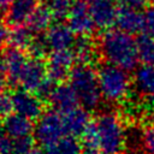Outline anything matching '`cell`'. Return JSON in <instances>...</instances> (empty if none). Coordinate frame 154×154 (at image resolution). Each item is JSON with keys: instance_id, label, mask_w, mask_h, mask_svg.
Listing matches in <instances>:
<instances>
[{"instance_id": "obj_15", "label": "cell", "mask_w": 154, "mask_h": 154, "mask_svg": "<svg viewBox=\"0 0 154 154\" xmlns=\"http://www.w3.org/2000/svg\"><path fill=\"white\" fill-rule=\"evenodd\" d=\"M37 6V0H13L6 10V22L13 26L24 25L29 22Z\"/></svg>"}, {"instance_id": "obj_5", "label": "cell", "mask_w": 154, "mask_h": 154, "mask_svg": "<svg viewBox=\"0 0 154 154\" xmlns=\"http://www.w3.org/2000/svg\"><path fill=\"white\" fill-rule=\"evenodd\" d=\"M67 136L63 113L51 109L37 119L34 128V138L43 147L58 141L59 138Z\"/></svg>"}, {"instance_id": "obj_24", "label": "cell", "mask_w": 154, "mask_h": 154, "mask_svg": "<svg viewBox=\"0 0 154 154\" xmlns=\"http://www.w3.org/2000/svg\"><path fill=\"white\" fill-rule=\"evenodd\" d=\"M140 146L144 154H154V125H146L138 136Z\"/></svg>"}, {"instance_id": "obj_36", "label": "cell", "mask_w": 154, "mask_h": 154, "mask_svg": "<svg viewBox=\"0 0 154 154\" xmlns=\"http://www.w3.org/2000/svg\"><path fill=\"white\" fill-rule=\"evenodd\" d=\"M25 154H43V152L42 150H40V149H36V148H32V149H30L28 153H25Z\"/></svg>"}, {"instance_id": "obj_10", "label": "cell", "mask_w": 154, "mask_h": 154, "mask_svg": "<svg viewBox=\"0 0 154 154\" xmlns=\"http://www.w3.org/2000/svg\"><path fill=\"white\" fill-rule=\"evenodd\" d=\"M47 78L48 75H47L46 64H43L41 59L29 58L20 75L18 85H20V89L36 94L38 89L42 87V84L47 81Z\"/></svg>"}, {"instance_id": "obj_35", "label": "cell", "mask_w": 154, "mask_h": 154, "mask_svg": "<svg viewBox=\"0 0 154 154\" xmlns=\"http://www.w3.org/2000/svg\"><path fill=\"white\" fill-rule=\"evenodd\" d=\"M13 2V0H0V10L1 8H8V6Z\"/></svg>"}, {"instance_id": "obj_12", "label": "cell", "mask_w": 154, "mask_h": 154, "mask_svg": "<svg viewBox=\"0 0 154 154\" xmlns=\"http://www.w3.org/2000/svg\"><path fill=\"white\" fill-rule=\"evenodd\" d=\"M45 36L48 42L49 49H52V52L71 49L76 42L75 34L70 29V26L66 24H63L60 22L53 24L47 30Z\"/></svg>"}, {"instance_id": "obj_19", "label": "cell", "mask_w": 154, "mask_h": 154, "mask_svg": "<svg viewBox=\"0 0 154 154\" xmlns=\"http://www.w3.org/2000/svg\"><path fill=\"white\" fill-rule=\"evenodd\" d=\"M43 148V154H82L83 152L77 137L72 136H64Z\"/></svg>"}, {"instance_id": "obj_28", "label": "cell", "mask_w": 154, "mask_h": 154, "mask_svg": "<svg viewBox=\"0 0 154 154\" xmlns=\"http://www.w3.org/2000/svg\"><path fill=\"white\" fill-rule=\"evenodd\" d=\"M32 144H34L32 136L13 140V154H25L34 148Z\"/></svg>"}, {"instance_id": "obj_37", "label": "cell", "mask_w": 154, "mask_h": 154, "mask_svg": "<svg viewBox=\"0 0 154 154\" xmlns=\"http://www.w3.org/2000/svg\"><path fill=\"white\" fill-rule=\"evenodd\" d=\"M65 1H71V2H72V1H73V0H65Z\"/></svg>"}, {"instance_id": "obj_3", "label": "cell", "mask_w": 154, "mask_h": 154, "mask_svg": "<svg viewBox=\"0 0 154 154\" xmlns=\"http://www.w3.org/2000/svg\"><path fill=\"white\" fill-rule=\"evenodd\" d=\"M69 84L77 95L79 105L88 109L96 108L101 102V91L99 85L97 71L90 65L77 64L69 77Z\"/></svg>"}, {"instance_id": "obj_34", "label": "cell", "mask_w": 154, "mask_h": 154, "mask_svg": "<svg viewBox=\"0 0 154 154\" xmlns=\"http://www.w3.org/2000/svg\"><path fill=\"white\" fill-rule=\"evenodd\" d=\"M82 154H102V153L95 147H83Z\"/></svg>"}, {"instance_id": "obj_23", "label": "cell", "mask_w": 154, "mask_h": 154, "mask_svg": "<svg viewBox=\"0 0 154 154\" xmlns=\"http://www.w3.org/2000/svg\"><path fill=\"white\" fill-rule=\"evenodd\" d=\"M136 41L140 61L143 65H154V37L143 34Z\"/></svg>"}, {"instance_id": "obj_7", "label": "cell", "mask_w": 154, "mask_h": 154, "mask_svg": "<svg viewBox=\"0 0 154 154\" xmlns=\"http://www.w3.org/2000/svg\"><path fill=\"white\" fill-rule=\"evenodd\" d=\"M76 61L75 54L72 49H64V51H54L49 54L46 69L48 77L54 82L59 83L64 81L66 77H70L72 71L73 63Z\"/></svg>"}, {"instance_id": "obj_16", "label": "cell", "mask_w": 154, "mask_h": 154, "mask_svg": "<svg viewBox=\"0 0 154 154\" xmlns=\"http://www.w3.org/2000/svg\"><path fill=\"white\" fill-rule=\"evenodd\" d=\"M34 128L35 125L32 124V120L17 113L5 117L2 122V130L12 140L30 137L31 134H34Z\"/></svg>"}, {"instance_id": "obj_33", "label": "cell", "mask_w": 154, "mask_h": 154, "mask_svg": "<svg viewBox=\"0 0 154 154\" xmlns=\"http://www.w3.org/2000/svg\"><path fill=\"white\" fill-rule=\"evenodd\" d=\"M7 82H8V81H7L5 73L0 70V95L5 93V88H6V85H7Z\"/></svg>"}, {"instance_id": "obj_4", "label": "cell", "mask_w": 154, "mask_h": 154, "mask_svg": "<svg viewBox=\"0 0 154 154\" xmlns=\"http://www.w3.org/2000/svg\"><path fill=\"white\" fill-rule=\"evenodd\" d=\"M97 77L101 96L107 102H120L129 95L131 79L126 70L111 64H103L97 71Z\"/></svg>"}, {"instance_id": "obj_26", "label": "cell", "mask_w": 154, "mask_h": 154, "mask_svg": "<svg viewBox=\"0 0 154 154\" xmlns=\"http://www.w3.org/2000/svg\"><path fill=\"white\" fill-rule=\"evenodd\" d=\"M48 49H49V46L45 35L35 36L32 43L29 47V51L32 58H37V59H41V57H43L48 52Z\"/></svg>"}, {"instance_id": "obj_2", "label": "cell", "mask_w": 154, "mask_h": 154, "mask_svg": "<svg viewBox=\"0 0 154 154\" xmlns=\"http://www.w3.org/2000/svg\"><path fill=\"white\" fill-rule=\"evenodd\" d=\"M99 51L107 64L118 66L126 71L137 66V41L119 29L107 30L99 41Z\"/></svg>"}, {"instance_id": "obj_1", "label": "cell", "mask_w": 154, "mask_h": 154, "mask_svg": "<svg viewBox=\"0 0 154 154\" xmlns=\"http://www.w3.org/2000/svg\"><path fill=\"white\" fill-rule=\"evenodd\" d=\"M84 147H95L102 154H122L126 131L122 119L113 112L100 114L83 136Z\"/></svg>"}, {"instance_id": "obj_9", "label": "cell", "mask_w": 154, "mask_h": 154, "mask_svg": "<svg viewBox=\"0 0 154 154\" xmlns=\"http://www.w3.org/2000/svg\"><path fill=\"white\" fill-rule=\"evenodd\" d=\"M28 60L29 58L24 54L23 51L14 47L7 48L0 55V70L5 73L10 83L18 85L20 75Z\"/></svg>"}, {"instance_id": "obj_41", "label": "cell", "mask_w": 154, "mask_h": 154, "mask_svg": "<svg viewBox=\"0 0 154 154\" xmlns=\"http://www.w3.org/2000/svg\"><path fill=\"white\" fill-rule=\"evenodd\" d=\"M0 118H1V117H0Z\"/></svg>"}, {"instance_id": "obj_22", "label": "cell", "mask_w": 154, "mask_h": 154, "mask_svg": "<svg viewBox=\"0 0 154 154\" xmlns=\"http://www.w3.org/2000/svg\"><path fill=\"white\" fill-rule=\"evenodd\" d=\"M35 38V32L25 25L14 26L10 34V43L17 49H29L30 45Z\"/></svg>"}, {"instance_id": "obj_21", "label": "cell", "mask_w": 154, "mask_h": 154, "mask_svg": "<svg viewBox=\"0 0 154 154\" xmlns=\"http://www.w3.org/2000/svg\"><path fill=\"white\" fill-rule=\"evenodd\" d=\"M72 52L75 54V59L78 64L82 65H90V63L94 59L95 55V46L91 42V40L88 38V36L79 37L76 40Z\"/></svg>"}, {"instance_id": "obj_11", "label": "cell", "mask_w": 154, "mask_h": 154, "mask_svg": "<svg viewBox=\"0 0 154 154\" xmlns=\"http://www.w3.org/2000/svg\"><path fill=\"white\" fill-rule=\"evenodd\" d=\"M118 8L114 0H95L90 5V13L96 28L109 29L118 17Z\"/></svg>"}, {"instance_id": "obj_32", "label": "cell", "mask_w": 154, "mask_h": 154, "mask_svg": "<svg viewBox=\"0 0 154 154\" xmlns=\"http://www.w3.org/2000/svg\"><path fill=\"white\" fill-rule=\"evenodd\" d=\"M119 1L123 5V7H129V8L138 10L140 7H142L144 5V2L147 0H119Z\"/></svg>"}, {"instance_id": "obj_18", "label": "cell", "mask_w": 154, "mask_h": 154, "mask_svg": "<svg viewBox=\"0 0 154 154\" xmlns=\"http://www.w3.org/2000/svg\"><path fill=\"white\" fill-rule=\"evenodd\" d=\"M116 24L119 30L126 34H136L143 29V13L135 8L123 7L118 12Z\"/></svg>"}, {"instance_id": "obj_25", "label": "cell", "mask_w": 154, "mask_h": 154, "mask_svg": "<svg viewBox=\"0 0 154 154\" xmlns=\"http://www.w3.org/2000/svg\"><path fill=\"white\" fill-rule=\"evenodd\" d=\"M72 2L71 1H65V0H51V10L54 16V19L61 20L64 18H67L69 11L71 8Z\"/></svg>"}, {"instance_id": "obj_30", "label": "cell", "mask_w": 154, "mask_h": 154, "mask_svg": "<svg viewBox=\"0 0 154 154\" xmlns=\"http://www.w3.org/2000/svg\"><path fill=\"white\" fill-rule=\"evenodd\" d=\"M13 111V103H12V97L11 95L7 94H1L0 95V117L5 118L11 114Z\"/></svg>"}, {"instance_id": "obj_14", "label": "cell", "mask_w": 154, "mask_h": 154, "mask_svg": "<svg viewBox=\"0 0 154 154\" xmlns=\"http://www.w3.org/2000/svg\"><path fill=\"white\" fill-rule=\"evenodd\" d=\"M49 102L53 108L60 113H66L79 105L76 93L71 85L66 83H59L54 87L49 96Z\"/></svg>"}, {"instance_id": "obj_8", "label": "cell", "mask_w": 154, "mask_h": 154, "mask_svg": "<svg viewBox=\"0 0 154 154\" xmlns=\"http://www.w3.org/2000/svg\"><path fill=\"white\" fill-rule=\"evenodd\" d=\"M11 97L14 113L20 114L30 120L38 119L42 116L43 105L41 97L37 94L24 89H19L14 91L11 95Z\"/></svg>"}, {"instance_id": "obj_13", "label": "cell", "mask_w": 154, "mask_h": 154, "mask_svg": "<svg viewBox=\"0 0 154 154\" xmlns=\"http://www.w3.org/2000/svg\"><path fill=\"white\" fill-rule=\"evenodd\" d=\"M63 117L67 136H84L91 125L89 112L83 107H76L66 113H63Z\"/></svg>"}, {"instance_id": "obj_27", "label": "cell", "mask_w": 154, "mask_h": 154, "mask_svg": "<svg viewBox=\"0 0 154 154\" xmlns=\"http://www.w3.org/2000/svg\"><path fill=\"white\" fill-rule=\"evenodd\" d=\"M144 35L154 37V4L147 7L143 12V29Z\"/></svg>"}, {"instance_id": "obj_31", "label": "cell", "mask_w": 154, "mask_h": 154, "mask_svg": "<svg viewBox=\"0 0 154 154\" xmlns=\"http://www.w3.org/2000/svg\"><path fill=\"white\" fill-rule=\"evenodd\" d=\"M10 34L11 31L8 30L7 25L2 20H0V49L10 41Z\"/></svg>"}, {"instance_id": "obj_20", "label": "cell", "mask_w": 154, "mask_h": 154, "mask_svg": "<svg viewBox=\"0 0 154 154\" xmlns=\"http://www.w3.org/2000/svg\"><path fill=\"white\" fill-rule=\"evenodd\" d=\"M53 19L54 16L52 13L51 7L45 5H38L28 23H29V28L34 32H42L45 30H48L53 25L52 24Z\"/></svg>"}, {"instance_id": "obj_29", "label": "cell", "mask_w": 154, "mask_h": 154, "mask_svg": "<svg viewBox=\"0 0 154 154\" xmlns=\"http://www.w3.org/2000/svg\"><path fill=\"white\" fill-rule=\"evenodd\" d=\"M0 154H13V140L0 129Z\"/></svg>"}, {"instance_id": "obj_38", "label": "cell", "mask_w": 154, "mask_h": 154, "mask_svg": "<svg viewBox=\"0 0 154 154\" xmlns=\"http://www.w3.org/2000/svg\"><path fill=\"white\" fill-rule=\"evenodd\" d=\"M89 1H91V2H93V1H95V0H89Z\"/></svg>"}, {"instance_id": "obj_6", "label": "cell", "mask_w": 154, "mask_h": 154, "mask_svg": "<svg viewBox=\"0 0 154 154\" xmlns=\"http://www.w3.org/2000/svg\"><path fill=\"white\" fill-rule=\"evenodd\" d=\"M67 25L73 31L75 35L79 37L88 36L93 32L95 24L90 13V6L83 0L73 1L67 14Z\"/></svg>"}, {"instance_id": "obj_17", "label": "cell", "mask_w": 154, "mask_h": 154, "mask_svg": "<svg viewBox=\"0 0 154 154\" xmlns=\"http://www.w3.org/2000/svg\"><path fill=\"white\" fill-rule=\"evenodd\" d=\"M134 87L140 96L154 100V65H142L136 70Z\"/></svg>"}, {"instance_id": "obj_39", "label": "cell", "mask_w": 154, "mask_h": 154, "mask_svg": "<svg viewBox=\"0 0 154 154\" xmlns=\"http://www.w3.org/2000/svg\"><path fill=\"white\" fill-rule=\"evenodd\" d=\"M150 1H153V2H154V0H150Z\"/></svg>"}, {"instance_id": "obj_40", "label": "cell", "mask_w": 154, "mask_h": 154, "mask_svg": "<svg viewBox=\"0 0 154 154\" xmlns=\"http://www.w3.org/2000/svg\"><path fill=\"white\" fill-rule=\"evenodd\" d=\"M153 101H154V100H153Z\"/></svg>"}]
</instances>
